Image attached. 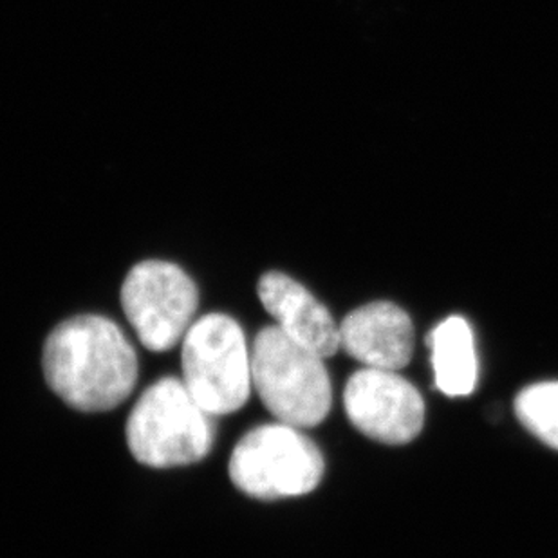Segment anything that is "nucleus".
<instances>
[{
  "mask_svg": "<svg viewBox=\"0 0 558 558\" xmlns=\"http://www.w3.org/2000/svg\"><path fill=\"white\" fill-rule=\"evenodd\" d=\"M44 376L54 395L78 412L122 405L136 387L140 365L122 329L100 315H80L49 332Z\"/></svg>",
  "mask_w": 558,
  "mask_h": 558,
  "instance_id": "nucleus-1",
  "label": "nucleus"
},
{
  "mask_svg": "<svg viewBox=\"0 0 558 558\" xmlns=\"http://www.w3.org/2000/svg\"><path fill=\"white\" fill-rule=\"evenodd\" d=\"M125 436L137 463L175 469L199 463L211 452L216 427L214 416L190 395L183 379L165 376L132 407Z\"/></svg>",
  "mask_w": 558,
  "mask_h": 558,
  "instance_id": "nucleus-2",
  "label": "nucleus"
},
{
  "mask_svg": "<svg viewBox=\"0 0 558 558\" xmlns=\"http://www.w3.org/2000/svg\"><path fill=\"white\" fill-rule=\"evenodd\" d=\"M252 381L264 407L291 427H316L331 411V378L324 359L277 326L264 327L253 340Z\"/></svg>",
  "mask_w": 558,
  "mask_h": 558,
  "instance_id": "nucleus-3",
  "label": "nucleus"
},
{
  "mask_svg": "<svg viewBox=\"0 0 558 558\" xmlns=\"http://www.w3.org/2000/svg\"><path fill=\"white\" fill-rule=\"evenodd\" d=\"M183 384L211 416L241 411L252 392V349L232 316L210 313L195 320L181 348Z\"/></svg>",
  "mask_w": 558,
  "mask_h": 558,
  "instance_id": "nucleus-4",
  "label": "nucleus"
},
{
  "mask_svg": "<svg viewBox=\"0 0 558 558\" xmlns=\"http://www.w3.org/2000/svg\"><path fill=\"white\" fill-rule=\"evenodd\" d=\"M324 470V456L315 442L301 428L280 422L244 434L228 463L233 485L260 500L306 496L320 485Z\"/></svg>",
  "mask_w": 558,
  "mask_h": 558,
  "instance_id": "nucleus-5",
  "label": "nucleus"
},
{
  "mask_svg": "<svg viewBox=\"0 0 558 558\" xmlns=\"http://www.w3.org/2000/svg\"><path fill=\"white\" fill-rule=\"evenodd\" d=\"M122 307L140 342L165 353L185 338L199 307V291L178 264L143 260L123 280Z\"/></svg>",
  "mask_w": 558,
  "mask_h": 558,
  "instance_id": "nucleus-6",
  "label": "nucleus"
},
{
  "mask_svg": "<svg viewBox=\"0 0 558 558\" xmlns=\"http://www.w3.org/2000/svg\"><path fill=\"white\" fill-rule=\"evenodd\" d=\"M343 407L360 433L385 445L411 442L425 423L422 395L396 371L365 367L353 374Z\"/></svg>",
  "mask_w": 558,
  "mask_h": 558,
  "instance_id": "nucleus-7",
  "label": "nucleus"
},
{
  "mask_svg": "<svg viewBox=\"0 0 558 558\" xmlns=\"http://www.w3.org/2000/svg\"><path fill=\"white\" fill-rule=\"evenodd\" d=\"M340 348L371 369L400 371L414 353V326L401 307L374 302L343 318Z\"/></svg>",
  "mask_w": 558,
  "mask_h": 558,
  "instance_id": "nucleus-8",
  "label": "nucleus"
},
{
  "mask_svg": "<svg viewBox=\"0 0 558 558\" xmlns=\"http://www.w3.org/2000/svg\"><path fill=\"white\" fill-rule=\"evenodd\" d=\"M264 310L291 340L320 359H331L340 349V327L331 313L304 286L280 271L263 275L257 286Z\"/></svg>",
  "mask_w": 558,
  "mask_h": 558,
  "instance_id": "nucleus-9",
  "label": "nucleus"
},
{
  "mask_svg": "<svg viewBox=\"0 0 558 558\" xmlns=\"http://www.w3.org/2000/svg\"><path fill=\"white\" fill-rule=\"evenodd\" d=\"M433 353L436 387L447 396H469L477 384V354L469 322L450 316L427 338Z\"/></svg>",
  "mask_w": 558,
  "mask_h": 558,
  "instance_id": "nucleus-10",
  "label": "nucleus"
},
{
  "mask_svg": "<svg viewBox=\"0 0 558 558\" xmlns=\"http://www.w3.org/2000/svg\"><path fill=\"white\" fill-rule=\"evenodd\" d=\"M515 412L533 436L558 450V381H544L522 390L517 396Z\"/></svg>",
  "mask_w": 558,
  "mask_h": 558,
  "instance_id": "nucleus-11",
  "label": "nucleus"
}]
</instances>
